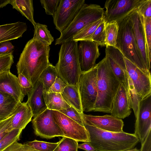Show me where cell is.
<instances>
[{
  "label": "cell",
  "instance_id": "obj_1",
  "mask_svg": "<svg viewBox=\"0 0 151 151\" xmlns=\"http://www.w3.org/2000/svg\"><path fill=\"white\" fill-rule=\"evenodd\" d=\"M50 45L32 38L26 44L16 65L18 74L23 75L34 86L50 63Z\"/></svg>",
  "mask_w": 151,
  "mask_h": 151
},
{
  "label": "cell",
  "instance_id": "obj_2",
  "mask_svg": "<svg viewBox=\"0 0 151 151\" xmlns=\"http://www.w3.org/2000/svg\"><path fill=\"white\" fill-rule=\"evenodd\" d=\"M89 142L96 151H125L134 148L140 142L134 134L103 130L83 122Z\"/></svg>",
  "mask_w": 151,
  "mask_h": 151
},
{
  "label": "cell",
  "instance_id": "obj_3",
  "mask_svg": "<svg viewBox=\"0 0 151 151\" xmlns=\"http://www.w3.org/2000/svg\"><path fill=\"white\" fill-rule=\"evenodd\" d=\"M96 66L98 94L93 111L110 113L113 99L121 83L105 58Z\"/></svg>",
  "mask_w": 151,
  "mask_h": 151
},
{
  "label": "cell",
  "instance_id": "obj_4",
  "mask_svg": "<svg viewBox=\"0 0 151 151\" xmlns=\"http://www.w3.org/2000/svg\"><path fill=\"white\" fill-rule=\"evenodd\" d=\"M78 42L73 40L61 44L55 66L58 77L67 85L77 87L81 73L78 51Z\"/></svg>",
  "mask_w": 151,
  "mask_h": 151
},
{
  "label": "cell",
  "instance_id": "obj_5",
  "mask_svg": "<svg viewBox=\"0 0 151 151\" xmlns=\"http://www.w3.org/2000/svg\"><path fill=\"white\" fill-rule=\"evenodd\" d=\"M118 31L116 47L124 57L145 73H150L147 69L135 44L127 15L116 21Z\"/></svg>",
  "mask_w": 151,
  "mask_h": 151
},
{
  "label": "cell",
  "instance_id": "obj_6",
  "mask_svg": "<svg viewBox=\"0 0 151 151\" xmlns=\"http://www.w3.org/2000/svg\"><path fill=\"white\" fill-rule=\"evenodd\" d=\"M104 12V8L99 5L85 4L69 26L61 32L60 37L56 40L55 45L72 40L86 26L102 18Z\"/></svg>",
  "mask_w": 151,
  "mask_h": 151
},
{
  "label": "cell",
  "instance_id": "obj_7",
  "mask_svg": "<svg viewBox=\"0 0 151 151\" xmlns=\"http://www.w3.org/2000/svg\"><path fill=\"white\" fill-rule=\"evenodd\" d=\"M97 68L81 73L78 89L83 112L93 111L97 96Z\"/></svg>",
  "mask_w": 151,
  "mask_h": 151
},
{
  "label": "cell",
  "instance_id": "obj_8",
  "mask_svg": "<svg viewBox=\"0 0 151 151\" xmlns=\"http://www.w3.org/2000/svg\"><path fill=\"white\" fill-rule=\"evenodd\" d=\"M138 8L127 15L134 40L140 55L147 70L150 71L149 60L143 24V17L138 10Z\"/></svg>",
  "mask_w": 151,
  "mask_h": 151
},
{
  "label": "cell",
  "instance_id": "obj_9",
  "mask_svg": "<svg viewBox=\"0 0 151 151\" xmlns=\"http://www.w3.org/2000/svg\"><path fill=\"white\" fill-rule=\"evenodd\" d=\"M106 47L105 58L115 75L124 85L129 96V91L134 86L127 71L124 57L116 47L110 46Z\"/></svg>",
  "mask_w": 151,
  "mask_h": 151
},
{
  "label": "cell",
  "instance_id": "obj_10",
  "mask_svg": "<svg viewBox=\"0 0 151 151\" xmlns=\"http://www.w3.org/2000/svg\"><path fill=\"white\" fill-rule=\"evenodd\" d=\"M85 4L84 0H60L53 16L56 29L61 33L66 28Z\"/></svg>",
  "mask_w": 151,
  "mask_h": 151
},
{
  "label": "cell",
  "instance_id": "obj_11",
  "mask_svg": "<svg viewBox=\"0 0 151 151\" xmlns=\"http://www.w3.org/2000/svg\"><path fill=\"white\" fill-rule=\"evenodd\" d=\"M52 114L54 121L60 129L64 137L78 142H89V134L84 126L58 111L52 110Z\"/></svg>",
  "mask_w": 151,
  "mask_h": 151
},
{
  "label": "cell",
  "instance_id": "obj_12",
  "mask_svg": "<svg viewBox=\"0 0 151 151\" xmlns=\"http://www.w3.org/2000/svg\"><path fill=\"white\" fill-rule=\"evenodd\" d=\"M52 111L47 109L32 119L33 128L37 136L47 139L64 137L60 129L53 120Z\"/></svg>",
  "mask_w": 151,
  "mask_h": 151
},
{
  "label": "cell",
  "instance_id": "obj_13",
  "mask_svg": "<svg viewBox=\"0 0 151 151\" xmlns=\"http://www.w3.org/2000/svg\"><path fill=\"white\" fill-rule=\"evenodd\" d=\"M135 117L134 134L142 144L151 130V94L139 101Z\"/></svg>",
  "mask_w": 151,
  "mask_h": 151
},
{
  "label": "cell",
  "instance_id": "obj_14",
  "mask_svg": "<svg viewBox=\"0 0 151 151\" xmlns=\"http://www.w3.org/2000/svg\"><path fill=\"white\" fill-rule=\"evenodd\" d=\"M127 71L134 89L142 99L151 94V75L142 71L124 57Z\"/></svg>",
  "mask_w": 151,
  "mask_h": 151
},
{
  "label": "cell",
  "instance_id": "obj_15",
  "mask_svg": "<svg viewBox=\"0 0 151 151\" xmlns=\"http://www.w3.org/2000/svg\"><path fill=\"white\" fill-rule=\"evenodd\" d=\"M140 0H107L104 17L106 23L116 21L138 8Z\"/></svg>",
  "mask_w": 151,
  "mask_h": 151
},
{
  "label": "cell",
  "instance_id": "obj_16",
  "mask_svg": "<svg viewBox=\"0 0 151 151\" xmlns=\"http://www.w3.org/2000/svg\"><path fill=\"white\" fill-rule=\"evenodd\" d=\"M78 46L79 60L81 73L87 71L96 65L100 55L98 44L89 40L80 41Z\"/></svg>",
  "mask_w": 151,
  "mask_h": 151
},
{
  "label": "cell",
  "instance_id": "obj_17",
  "mask_svg": "<svg viewBox=\"0 0 151 151\" xmlns=\"http://www.w3.org/2000/svg\"><path fill=\"white\" fill-rule=\"evenodd\" d=\"M83 122L99 129L106 131L121 132L123 131L124 122L122 119L111 115L102 116L81 114Z\"/></svg>",
  "mask_w": 151,
  "mask_h": 151
},
{
  "label": "cell",
  "instance_id": "obj_18",
  "mask_svg": "<svg viewBox=\"0 0 151 151\" xmlns=\"http://www.w3.org/2000/svg\"><path fill=\"white\" fill-rule=\"evenodd\" d=\"M130 100L124 85L121 83L113 99L110 114L113 116L124 119L131 114Z\"/></svg>",
  "mask_w": 151,
  "mask_h": 151
},
{
  "label": "cell",
  "instance_id": "obj_19",
  "mask_svg": "<svg viewBox=\"0 0 151 151\" xmlns=\"http://www.w3.org/2000/svg\"><path fill=\"white\" fill-rule=\"evenodd\" d=\"M0 91L11 95L21 102L25 96L17 77L10 70L0 74Z\"/></svg>",
  "mask_w": 151,
  "mask_h": 151
},
{
  "label": "cell",
  "instance_id": "obj_20",
  "mask_svg": "<svg viewBox=\"0 0 151 151\" xmlns=\"http://www.w3.org/2000/svg\"><path fill=\"white\" fill-rule=\"evenodd\" d=\"M44 90L42 83L38 80L27 94V103L31 110L34 118L47 109L43 96Z\"/></svg>",
  "mask_w": 151,
  "mask_h": 151
},
{
  "label": "cell",
  "instance_id": "obj_21",
  "mask_svg": "<svg viewBox=\"0 0 151 151\" xmlns=\"http://www.w3.org/2000/svg\"><path fill=\"white\" fill-rule=\"evenodd\" d=\"M10 132L14 129H24L33 116L31 110L26 102H20L13 113Z\"/></svg>",
  "mask_w": 151,
  "mask_h": 151
},
{
  "label": "cell",
  "instance_id": "obj_22",
  "mask_svg": "<svg viewBox=\"0 0 151 151\" xmlns=\"http://www.w3.org/2000/svg\"><path fill=\"white\" fill-rule=\"evenodd\" d=\"M25 23L19 21L0 25V43L22 37L27 30Z\"/></svg>",
  "mask_w": 151,
  "mask_h": 151
},
{
  "label": "cell",
  "instance_id": "obj_23",
  "mask_svg": "<svg viewBox=\"0 0 151 151\" xmlns=\"http://www.w3.org/2000/svg\"><path fill=\"white\" fill-rule=\"evenodd\" d=\"M20 102L11 95L0 91V121L12 115Z\"/></svg>",
  "mask_w": 151,
  "mask_h": 151
},
{
  "label": "cell",
  "instance_id": "obj_24",
  "mask_svg": "<svg viewBox=\"0 0 151 151\" xmlns=\"http://www.w3.org/2000/svg\"><path fill=\"white\" fill-rule=\"evenodd\" d=\"M43 96L47 109L58 111L70 108L61 93L46 92L44 90Z\"/></svg>",
  "mask_w": 151,
  "mask_h": 151
},
{
  "label": "cell",
  "instance_id": "obj_25",
  "mask_svg": "<svg viewBox=\"0 0 151 151\" xmlns=\"http://www.w3.org/2000/svg\"><path fill=\"white\" fill-rule=\"evenodd\" d=\"M61 94L69 105L74 108L81 114L83 113L78 87L74 86L67 85Z\"/></svg>",
  "mask_w": 151,
  "mask_h": 151
},
{
  "label": "cell",
  "instance_id": "obj_26",
  "mask_svg": "<svg viewBox=\"0 0 151 151\" xmlns=\"http://www.w3.org/2000/svg\"><path fill=\"white\" fill-rule=\"evenodd\" d=\"M10 4L26 17L34 26L36 22L34 18L33 2L32 0H10Z\"/></svg>",
  "mask_w": 151,
  "mask_h": 151
},
{
  "label": "cell",
  "instance_id": "obj_27",
  "mask_svg": "<svg viewBox=\"0 0 151 151\" xmlns=\"http://www.w3.org/2000/svg\"><path fill=\"white\" fill-rule=\"evenodd\" d=\"M57 77L58 76L55 66L50 63L42 72L38 80L42 83L44 90L47 92Z\"/></svg>",
  "mask_w": 151,
  "mask_h": 151
},
{
  "label": "cell",
  "instance_id": "obj_28",
  "mask_svg": "<svg viewBox=\"0 0 151 151\" xmlns=\"http://www.w3.org/2000/svg\"><path fill=\"white\" fill-rule=\"evenodd\" d=\"M104 20L103 16L101 18L89 24L75 35L72 40L76 42L83 40L90 41L95 31Z\"/></svg>",
  "mask_w": 151,
  "mask_h": 151
},
{
  "label": "cell",
  "instance_id": "obj_29",
  "mask_svg": "<svg viewBox=\"0 0 151 151\" xmlns=\"http://www.w3.org/2000/svg\"><path fill=\"white\" fill-rule=\"evenodd\" d=\"M34 32L33 38L43 43L51 45L54 41L53 37L45 24L36 23L34 26Z\"/></svg>",
  "mask_w": 151,
  "mask_h": 151
},
{
  "label": "cell",
  "instance_id": "obj_30",
  "mask_svg": "<svg viewBox=\"0 0 151 151\" xmlns=\"http://www.w3.org/2000/svg\"><path fill=\"white\" fill-rule=\"evenodd\" d=\"M105 45L116 47L118 31L117 22L106 23Z\"/></svg>",
  "mask_w": 151,
  "mask_h": 151
},
{
  "label": "cell",
  "instance_id": "obj_31",
  "mask_svg": "<svg viewBox=\"0 0 151 151\" xmlns=\"http://www.w3.org/2000/svg\"><path fill=\"white\" fill-rule=\"evenodd\" d=\"M53 151H78V142L71 138L63 137Z\"/></svg>",
  "mask_w": 151,
  "mask_h": 151
},
{
  "label": "cell",
  "instance_id": "obj_32",
  "mask_svg": "<svg viewBox=\"0 0 151 151\" xmlns=\"http://www.w3.org/2000/svg\"><path fill=\"white\" fill-rule=\"evenodd\" d=\"M105 24L104 20L96 28L90 39V41L102 46H106Z\"/></svg>",
  "mask_w": 151,
  "mask_h": 151
},
{
  "label": "cell",
  "instance_id": "obj_33",
  "mask_svg": "<svg viewBox=\"0 0 151 151\" xmlns=\"http://www.w3.org/2000/svg\"><path fill=\"white\" fill-rule=\"evenodd\" d=\"M59 143V142L57 143H50L35 140L26 143L38 151H53Z\"/></svg>",
  "mask_w": 151,
  "mask_h": 151
},
{
  "label": "cell",
  "instance_id": "obj_34",
  "mask_svg": "<svg viewBox=\"0 0 151 151\" xmlns=\"http://www.w3.org/2000/svg\"><path fill=\"white\" fill-rule=\"evenodd\" d=\"M22 130L14 129L10 132L4 138L0 141V151H2L9 145L19 139Z\"/></svg>",
  "mask_w": 151,
  "mask_h": 151
},
{
  "label": "cell",
  "instance_id": "obj_35",
  "mask_svg": "<svg viewBox=\"0 0 151 151\" xmlns=\"http://www.w3.org/2000/svg\"><path fill=\"white\" fill-rule=\"evenodd\" d=\"M143 24L149 60L151 62V18H145L143 17Z\"/></svg>",
  "mask_w": 151,
  "mask_h": 151
},
{
  "label": "cell",
  "instance_id": "obj_36",
  "mask_svg": "<svg viewBox=\"0 0 151 151\" xmlns=\"http://www.w3.org/2000/svg\"><path fill=\"white\" fill-rule=\"evenodd\" d=\"M13 63V52L0 54V74L10 70Z\"/></svg>",
  "mask_w": 151,
  "mask_h": 151
},
{
  "label": "cell",
  "instance_id": "obj_37",
  "mask_svg": "<svg viewBox=\"0 0 151 151\" xmlns=\"http://www.w3.org/2000/svg\"><path fill=\"white\" fill-rule=\"evenodd\" d=\"M60 0H41L40 2L45 9L46 14L53 16L59 5Z\"/></svg>",
  "mask_w": 151,
  "mask_h": 151
},
{
  "label": "cell",
  "instance_id": "obj_38",
  "mask_svg": "<svg viewBox=\"0 0 151 151\" xmlns=\"http://www.w3.org/2000/svg\"><path fill=\"white\" fill-rule=\"evenodd\" d=\"M80 125L83 126V121L81 114L74 108L70 106V108L58 111Z\"/></svg>",
  "mask_w": 151,
  "mask_h": 151
},
{
  "label": "cell",
  "instance_id": "obj_39",
  "mask_svg": "<svg viewBox=\"0 0 151 151\" xmlns=\"http://www.w3.org/2000/svg\"><path fill=\"white\" fill-rule=\"evenodd\" d=\"M18 141H16L12 143L2 151H38L26 143L22 144Z\"/></svg>",
  "mask_w": 151,
  "mask_h": 151
},
{
  "label": "cell",
  "instance_id": "obj_40",
  "mask_svg": "<svg viewBox=\"0 0 151 151\" xmlns=\"http://www.w3.org/2000/svg\"><path fill=\"white\" fill-rule=\"evenodd\" d=\"M137 9L144 18H151V0H140Z\"/></svg>",
  "mask_w": 151,
  "mask_h": 151
},
{
  "label": "cell",
  "instance_id": "obj_41",
  "mask_svg": "<svg viewBox=\"0 0 151 151\" xmlns=\"http://www.w3.org/2000/svg\"><path fill=\"white\" fill-rule=\"evenodd\" d=\"M13 116L12 114L7 118L0 121V141L10 132L9 129L11 127Z\"/></svg>",
  "mask_w": 151,
  "mask_h": 151
},
{
  "label": "cell",
  "instance_id": "obj_42",
  "mask_svg": "<svg viewBox=\"0 0 151 151\" xmlns=\"http://www.w3.org/2000/svg\"><path fill=\"white\" fill-rule=\"evenodd\" d=\"M17 78L23 94L25 96L31 90L33 86L23 75L18 74Z\"/></svg>",
  "mask_w": 151,
  "mask_h": 151
},
{
  "label": "cell",
  "instance_id": "obj_43",
  "mask_svg": "<svg viewBox=\"0 0 151 151\" xmlns=\"http://www.w3.org/2000/svg\"><path fill=\"white\" fill-rule=\"evenodd\" d=\"M67 85L60 78L57 77L47 92L61 93Z\"/></svg>",
  "mask_w": 151,
  "mask_h": 151
},
{
  "label": "cell",
  "instance_id": "obj_44",
  "mask_svg": "<svg viewBox=\"0 0 151 151\" xmlns=\"http://www.w3.org/2000/svg\"><path fill=\"white\" fill-rule=\"evenodd\" d=\"M14 46L9 41L1 43L0 45V54H4L13 52Z\"/></svg>",
  "mask_w": 151,
  "mask_h": 151
},
{
  "label": "cell",
  "instance_id": "obj_45",
  "mask_svg": "<svg viewBox=\"0 0 151 151\" xmlns=\"http://www.w3.org/2000/svg\"><path fill=\"white\" fill-rule=\"evenodd\" d=\"M150 130L143 142L141 144L140 151H151V131Z\"/></svg>",
  "mask_w": 151,
  "mask_h": 151
},
{
  "label": "cell",
  "instance_id": "obj_46",
  "mask_svg": "<svg viewBox=\"0 0 151 151\" xmlns=\"http://www.w3.org/2000/svg\"><path fill=\"white\" fill-rule=\"evenodd\" d=\"M78 148L86 151H95V149L89 142H84L78 144Z\"/></svg>",
  "mask_w": 151,
  "mask_h": 151
},
{
  "label": "cell",
  "instance_id": "obj_47",
  "mask_svg": "<svg viewBox=\"0 0 151 151\" xmlns=\"http://www.w3.org/2000/svg\"><path fill=\"white\" fill-rule=\"evenodd\" d=\"M10 0H0V9L5 6L7 4H10Z\"/></svg>",
  "mask_w": 151,
  "mask_h": 151
},
{
  "label": "cell",
  "instance_id": "obj_48",
  "mask_svg": "<svg viewBox=\"0 0 151 151\" xmlns=\"http://www.w3.org/2000/svg\"><path fill=\"white\" fill-rule=\"evenodd\" d=\"M140 150L138 149L136 147L135 148H134L132 149H131L130 150H129L125 151H139Z\"/></svg>",
  "mask_w": 151,
  "mask_h": 151
}]
</instances>
